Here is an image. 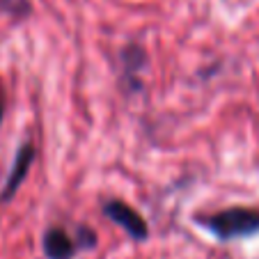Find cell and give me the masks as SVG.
I'll use <instances>...</instances> for the list:
<instances>
[{"instance_id":"obj_1","label":"cell","mask_w":259,"mask_h":259,"mask_svg":"<svg viewBox=\"0 0 259 259\" xmlns=\"http://www.w3.org/2000/svg\"><path fill=\"white\" fill-rule=\"evenodd\" d=\"M195 223L218 241H239L259 234V209L252 206H230L211 215H197Z\"/></svg>"},{"instance_id":"obj_2","label":"cell","mask_w":259,"mask_h":259,"mask_svg":"<svg viewBox=\"0 0 259 259\" xmlns=\"http://www.w3.org/2000/svg\"><path fill=\"white\" fill-rule=\"evenodd\" d=\"M103 215H106L110 223L119 225L133 241L142 243V241L149 239V227H147L145 218L138 213L133 206L124 204L122 200H108L103 204Z\"/></svg>"},{"instance_id":"obj_3","label":"cell","mask_w":259,"mask_h":259,"mask_svg":"<svg viewBox=\"0 0 259 259\" xmlns=\"http://www.w3.org/2000/svg\"><path fill=\"white\" fill-rule=\"evenodd\" d=\"M34 154L37 152H34L32 142H23V145L19 147V152H16V156H14V163H12L10 177H7V181L3 184V191H0V204H7V202L16 195V191L21 188V184L25 181V177H28V172H30Z\"/></svg>"},{"instance_id":"obj_4","label":"cell","mask_w":259,"mask_h":259,"mask_svg":"<svg viewBox=\"0 0 259 259\" xmlns=\"http://www.w3.org/2000/svg\"><path fill=\"white\" fill-rule=\"evenodd\" d=\"M41 250L46 259H73L80 252L78 243L64 227H49L41 236Z\"/></svg>"},{"instance_id":"obj_5","label":"cell","mask_w":259,"mask_h":259,"mask_svg":"<svg viewBox=\"0 0 259 259\" xmlns=\"http://www.w3.org/2000/svg\"><path fill=\"white\" fill-rule=\"evenodd\" d=\"M119 60H122V64H124V76L133 80L131 88L133 90H140L142 85H140V80H138V71H142V69L147 67V53H145V49L131 44V46H126V49L119 53Z\"/></svg>"},{"instance_id":"obj_6","label":"cell","mask_w":259,"mask_h":259,"mask_svg":"<svg viewBox=\"0 0 259 259\" xmlns=\"http://www.w3.org/2000/svg\"><path fill=\"white\" fill-rule=\"evenodd\" d=\"M76 243H78V250H92L97 248V232L88 225H76V234H73Z\"/></svg>"},{"instance_id":"obj_7","label":"cell","mask_w":259,"mask_h":259,"mask_svg":"<svg viewBox=\"0 0 259 259\" xmlns=\"http://www.w3.org/2000/svg\"><path fill=\"white\" fill-rule=\"evenodd\" d=\"M0 7H3V12H7L12 16H23L30 12L28 0H0Z\"/></svg>"},{"instance_id":"obj_8","label":"cell","mask_w":259,"mask_h":259,"mask_svg":"<svg viewBox=\"0 0 259 259\" xmlns=\"http://www.w3.org/2000/svg\"><path fill=\"white\" fill-rule=\"evenodd\" d=\"M5 108H7V97H5V90L0 88V122L5 117Z\"/></svg>"}]
</instances>
